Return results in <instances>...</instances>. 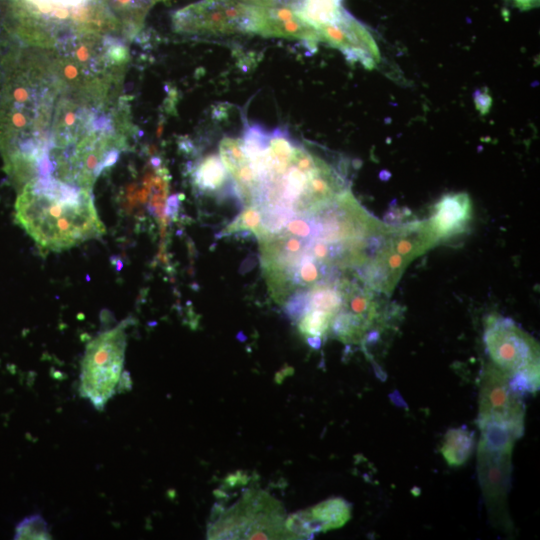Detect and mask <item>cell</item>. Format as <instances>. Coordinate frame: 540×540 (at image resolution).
Segmentation results:
<instances>
[{"instance_id":"cell-1","label":"cell","mask_w":540,"mask_h":540,"mask_svg":"<svg viewBox=\"0 0 540 540\" xmlns=\"http://www.w3.org/2000/svg\"><path fill=\"white\" fill-rule=\"evenodd\" d=\"M60 94L48 51L15 41L3 56L0 152L20 187L39 174Z\"/></svg>"},{"instance_id":"cell-2","label":"cell","mask_w":540,"mask_h":540,"mask_svg":"<svg viewBox=\"0 0 540 540\" xmlns=\"http://www.w3.org/2000/svg\"><path fill=\"white\" fill-rule=\"evenodd\" d=\"M136 133L125 96L102 107L61 94L37 177L92 189L100 174L131 148Z\"/></svg>"},{"instance_id":"cell-3","label":"cell","mask_w":540,"mask_h":540,"mask_svg":"<svg viewBox=\"0 0 540 540\" xmlns=\"http://www.w3.org/2000/svg\"><path fill=\"white\" fill-rule=\"evenodd\" d=\"M16 217L36 244L60 251L104 233L92 189L53 177H37L20 187Z\"/></svg>"},{"instance_id":"cell-4","label":"cell","mask_w":540,"mask_h":540,"mask_svg":"<svg viewBox=\"0 0 540 540\" xmlns=\"http://www.w3.org/2000/svg\"><path fill=\"white\" fill-rule=\"evenodd\" d=\"M61 94L97 106L116 105L130 61L125 38L104 32H78L46 49ZM60 94V95H61Z\"/></svg>"},{"instance_id":"cell-5","label":"cell","mask_w":540,"mask_h":540,"mask_svg":"<svg viewBox=\"0 0 540 540\" xmlns=\"http://www.w3.org/2000/svg\"><path fill=\"white\" fill-rule=\"evenodd\" d=\"M15 19L12 36L20 43L42 49L78 32L123 37L121 25L106 0H16Z\"/></svg>"},{"instance_id":"cell-6","label":"cell","mask_w":540,"mask_h":540,"mask_svg":"<svg viewBox=\"0 0 540 540\" xmlns=\"http://www.w3.org/2000/svg\"><path fill=\"white\" fill-rule=\"evenodd\" d=\"M433 246L435 240L424 221L392 226L374 256L356 268L357 278L369 289L390 295L410 262Z\"/></svg>"},{"instance_id":"cell-7","label":"cell","mask_w":540,"mask_h":540,"mask_svg":"<svg viewBox=\"0 0 540 540\" xmlns=\"http://www.w3.org/2000/svg\"><path fill=\"white\" fill-rule=\"evenodd\" d=\"M478 445V474L489 516L495 526L509 529L507 509L510 485L511 455L520 437L514 431L495 424H481Z\"/></svg>"},{"instance_id":"cell-8","label":"cell","mask_w":540,"mask_h":540,"mask_svg":"<svg viewBox=\"0 0 540 540\" xmlns=\"http://www.w3.org/2000/svg\"><path fill=\"white\" fill-rule=\"evenodd\" d=\"M484 341L492 364L510 377L516 391L538 389L539 347L528 333L510 319L490 317Z\"/></svg>"},{"instance_id":"cell-9","label":"cell","mask_w":540,"mask_h":540,"mask_svg":"<svg viewBox=\"0 0 540 540\" xmlns=\"http://www.w3.org/2000/svg\"><path fill=\"white\" fill-rule=\"evenodd\" d=\"M126 324L96 336L86 346L81 364L80 395L102 409L124 381Z\"/></svg>"},{"instance_id":"cell-10","label":"cell","mask_w":540,"mask_h":540,"mask_svg":"<svg viewBox=\"0 0 540 540\" xmlns=\"http://www.w3.org/2000/svg\"><path fill=\"white\" fill-rule=\"evenodd\" d=\"M256 6L237 0H200L172 15V28L186 35L252 34Z\"/></svg>"},{"instance_id":"cell-11","label":"cell","mask_w":540,"mask_h":540,"mask_svg":"<svg viewBox=\"0 0 540 540\" xmlns=\"http://www.w3.org/2000/svg\"><path fill=\"white\" fill-rule=\"evenodd\" d=\"M524 414L520 392L512 387L510 377L494 364L488 365L480 385L479 424L500 425L521 436Z\"/></svg>"},{"instance_id":"cell-12","label":"cell","mask_w":540,"mask_h":540,"mask_svg":"<svg viewBox=\"0 0 540 540\" xmlns=\"http://www.w3.org/2000/svg\"><path fill=\"white\" fill-rule=\"evenodd\" d=\"M320 42L338 49L346 59L373 68L380 60L375 40L368 29L347 11L334 24L318 30Z\"/></svg>"},{"instance_id":"cell-13","label":"cell","mask_w":540,"mask_h":540,"mask_svg":"<svg viewBox=\"0 0 540 540\" xmlns=\"http://www.w3.org/2000/svg\"><path fill=\"white\" fill-rule=\"evenodd\" d=\"M252 34L299 40L315 47L320 42L316 29L305 23L290 5L256 6Z\"/></svg>"},{"instance_id":"cell-14","label":"cell","mask_w":540,"mask_h":540,"mask_svg":"<svg viewBox=\"0 0 540 540\" xmlns=\"http://www.w3.org/2000/svg\"><path fill=\"white\" fill-rule=\"evenodd\" d=\"M472 219V203L464 192L450 193L434 205L428 220L439 242L462 234Z\"/></svg>"},{"instance_id":"cell-15","label":"cell","mask_w":540,"mask_h":540,"mask_svg":"<svg viewBox=\"0 0 540 540\" xmlns=\"http://www.w3.org/2000/svg\"><path fill=\"white\" fill-rule=\"evenodd\" d=\"M219 152L237 191L245 195L252 193L257 187V178L246 156L242 139L224 137Z\"/></svg>"},{"instance_id":"cell-16","label":"cell","mask_w":540,"mask_h":540,"mask_svg":"<svg viewBox=\"0 0 540 540\" xmlns=\"http://www.w3.org/2000/svg\"><path fill=\"white\" fill-rule=\"evenodd\" d=\"M301 514L308 534L339 528L351 517L349 505L341 498L326 500Z\"/></svg>"},{"instance_id":"cell-17","label":"cell","mask_w":540,"mask_h":540,"mask_svg":"<svg viewBox=\"0 0 540 540\" xmlns=\"http://www.w3.org/2000/svg\"><path fill=\"white\" fill-rule=\"evenodd\" d=\"M293 8L297 15L317 32L336 23L346 11L343 0H298Z\"/></svg>"},{"instance_id":"cell-18","label":"cell","mask_w":540,"mask_h":540,"mask_svg":"<svg viewBox=\"0 0 540 540\" xmlns=\"http://www.w3.org/2000/svg\"><path fill=\"white\" fill-rule=\"evenodd\" d=\"M191 178L199 192L213 194L224 188L229 180V174L221 158L216 154H209L198 161Z\"/></svg>"},{"instance_id":"cell-19","label":"cell","mask_w":540,"mask_h":540,"mask_svg":"<svg viewBox=\"0 0 540 540\" xmlns=\"http://www.w3.org/2000/svg\"><path fill=\"white\" fill-rule=\"evenodd\" d=\"M473 433L466 428L449 429L443 439L440 453L450 466L463 465L473 451Z\"/></svg>"},{"instance_id":"cell-20","label":"cell","mask_w":540,"mask_h":540,"mask_svg":"<svg viewBox=\"0 0 540 540\" xmlns=\"http://www.w3.org/2000/svg\"><path fill=\"white\" fill-rule=\"evenodd\" d=\"M333 317L324 311L308 310L299 319V330L310 338H320L328 331Z\"/></svg>"},{"instance_id":"cell-21","label":"cell","mask_w":540,"mask_h":540,"mask_svg":"<svg viewBox=\"0 0 540 540\" xmlns=\"http://www.w3.org/2000/svg\"><path fill=\"white\" fill-rule=\"evenodd\" d=\"M262 229V213L258 206L252 204L227 227L223 234H231L240 230H248L259 237Z\"/></svg>"},{"instance_id":"cell-22","label":"cell","mask_w":540,"mask_h":540,"mask_svg":"<svg viewBox=\"0 0 540 540\" xmlns=\"http://www.w3.org/2000/svg\"><path fill=\"white\" fill-rule=\"evenodd\" d=\"M45 519L34 514L23 519L17 526L14 539H51Z\"/></svg>"},{"instance_id":"cell-23","label":"cell","mask_w":540,"mask_h":540,"mask_svg":"<svg viewBox=\"0 0 540 540\" xmlns=\"http://www.w3.org/2000/svg\"><path fill=\"white\" fill-rule=\"evenodd\" d=\"M239 2L252 5V6H270L276 3H280V0H237Z\"/></svg>"},{"instance_id":"cell-24","label":"cell","mask_w":540,"mask_h":540,"mask_svg":"<svg viewBox=\"0 0 540 540\" xmlns=\"http://www.w3.org/2000/svg\"><path fill=\"white\" fill-rule=\"evenodd\" d=\"M12 43H3L0 42V87L2 82V73H3V56Z\"/></svg>"},{"instance_id":"cell-25","label":"cell","mask_w":540,"mask_h":540,"mask_svg":"<svg viewBox=\"0 0 540 540\" xmlns=\"http://www.w3.org/2000/svg\"><path fill=\"white\" fill-rule=\"evenodd\" d=\"M522 8H531L536 5L538 0H514Z\"/></svg>"},{"instance_id":"cell-26","label":"cell","mask_w":540,"mask_h":540,"mask_svg":"<svg viewBox=\"0 0 540 540\" xmlns=\"http://www.w3.org/2000/svg\"><path fill=\"white\" fill-rule=\"evenodd\" d=\"M298 0H280V3L287 4L290 6H294Z\"/></svg>"},{"instance_id":"cell-27","label":"cell","mask_w":540,"mask_h":540,"mask_svg":"<svg viewBox=\"0 0 540 540\" xmlns=\"http://www.w3.org/2000/svg\"><path fill=\"white\" fill-rule=\"evenodd\" d=\"M153 1L156 2V1H162V0H153Z\"/></svg>"}]
</instances>
